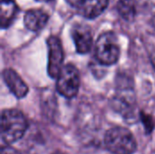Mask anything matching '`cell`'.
Returning a JSON list of instances; mask_svg holds the SVG:
<instances>
[{
    "instance_id": "obj_1",
    "label": "cell",
    "mask_w": 155,
    "mask_h": 154,
    "mask_svg": "<svg viewBox=\"0 0 155 154\" xmlns=\"http://www.w3.org/2000/svg\"><path fill=\"white\" fill-rule=\"evenodd\" d=\"M28 123L22 112L5 109L1 114V141L4 144H13L23 138Z\"/></svg>"
},
{
    "instance_id": "obj_2",
    "label": "cell",
    "mask_w": 155,
    "mask_h": 154,
    "mask_svg": "<svg viewBox=\"0 0 155 154\" xmlns=\"http://www.w3.org/2000/svg\"><path fill=\"white\" fill-rule=\"evenodd\" d=\"M104 146L113 154H134L137 142L133 133L122 126L113 127L104 134Z\"/></svg>"
},
{
    "instance_id": "obj_3",
    "label": "cell",
    "mask_w": 155,
    "mask_h": 154,
    "mask_svg": "<svg viewBox=\"0 0 155 154\" xmlns=\"http://www.w3.org/2000/svg\"><path fill=\"white\" fill-rule=\"evenodd\" d=\"M94 55L102 65L109 66L117 63L120 57V46L114 32H104L99 35L94 45Z\"/></svg>"
},
{
    "instance_id": "obj_4",
    "label": "cell",
    "mask_w": 155,
    "mask_h": 154,
    "mask_svg": "<svg viewBox=\"0 0 155 154\" xmlns=\"http://www.w3.org/2000/svg\"><path fill=\"white\" fill-rule=\"evenodd\" d=\"M80 88V74L78 69L71 64L62 67L57 75L56 90L64 97L72 99L75 97Z\"/></svg>"
},
{
    "instance_id": "obj_5",
    "label": "cell",
    "mask_w": 155,
    "mask_h": 154,
    "mask_svg": "<svg viewBox=\"0 0 155 154\" xmlns=\"http://www.w3.org/2000/svg\"><path fill=\"white\" fill-rule=\"evenodd\" d=\"M48 47V74L55 78L59 74L64 62V50L59 37L51 35L47 39Z\"/></svg>"
},
{
    "instance_id": "obj_6",
    "label": "cell",
    "mask_w": 155,
    "mask_h": 154,
    "mask_svg": "<svg viewBox=\"0 0 155 154\" xmlns=\"http://www.w3.org/2000/svg\"><path fill=\"white\" fill-rule=\"evenodd\" d=\"M72 36L75 48L79 54H84L90 52L93 46V32L91 28L84 24H76L72 29Z\"/></svg>"
},
{
    "instance_id": "obj_7",
    "label": "cell",
    "mask_w": 155,
    "mask_h": 154,
    "mask_svg": "<svg viewBox=\"0 0 155 154\" xmlns=\"http://www.w3.org/2000/svg\"><path fill=\"white\" fill-rule=\"evenodd\" d=\"M108 4L109 0H74L77 11L89 19L99 16L106 9Z\"/></svg>"
},
{
    "instance_id": "obj_8",
    "label": "cell",
    "mask_w": 155,
    "mask_h": 154,
    "mask_svg": "<svg viewBox=\"0 0 155 154\" xmlns=\"http://www.w3.org/2000/svg\"><path fill=\"white\" fill-rule=\"evenodd\" d=\"M2 76L10 92L16 98L21 99L27 94L29 91L28 86L15 71L11 68H6L3 71Z\"/></svg>"
},
{
    "instance_id": "obj_9",
    "label": "cell",
    "mask_w": 155,
    "mask_h": 154,
    "mask_svg": "<svg viewBox=\"0 0 155 154\" xmlns=\"http://www.w3.org/2000/svg\"><path fill=\"white\" fill-rule=\"evenodd\" d=\"M49 19V15L42 9H30L25 14L24 23L25 27L32 32H38L43 29Z\"/></svg>"
},
{
    "instance_id": "obj_10",
    "label": "cell",
    "mask_w": 155,
    "mask_h": 154,
    "mask_svg": "<svg viewBox=\"0 0 155 154\" xmlns=\"http://www.w3.org/2000/svg\"><path fill=\"white\" fill-rule=\"evenodd\" d=\"M18 7L14 0L1 1V28H7L15 20Z\"/></svg>"
},
{
    "instance_id": "obj_11",
    "label": "cell",
    "mask_w": 155,
    "mask_h": 154,
    "mask_svg": "<svg viewBox=\"0 0 155 154\" xmlns=\"http://www.w3.org/2000/svg\"><path fill=\"white\" fill-rule=\"evenodd\" d=\"M117 10L120 15L126 21H133L137 13L136 0H119Z\"/></svg>"
},
{
    "instance_id": "obj_12",
    "label": "cell",
    "mask_w": 155,
    "mask_h": 154,
    "mask_svg": "<svg viewBox=\"0 0 155 154\" xmlns=\"http://www.w3.org/2000/svg\"><path fill=\"white\" fill-rule=\"evenodd\" d=\"M140 118H141V122L143 123V124L144 126L146 133H151L154 129V121H153V117L151 115L142 112L140 113Z\"/></svg>"
},
{
    "instance_id": "obj_13",
    "label": "cell",
    "mask_w": 155,
    "mask_h": 154,
    "mask_svg": "<svg viewBox=\"0 0 155 154\" xmlns=\"http://www.w3.org/2000/svg\"><path fill=\"white\" fill-rule=\"evenodd\" d=\"M1 154H21L18 150L12 147L10 144H5L1 148Z\"/></svg>"
},
{
    "instance_id": "obj_14",
    "label": "cell",
    "mask_w": 155,
    "mask_h": 154,
    "mask_svg": "<svg viewBox=\"0 0 155 154\" xmlns=\"http://www.w3.org/2000/svg\"><path fill=\"white\" fill-rule=\"evenodd\" d=\"M150 59H151V62H152L153 66L155 68V47L153 49V51H152V53H151Z\"/></svg>"
},
{
    "instance_id": "obj_15",
    "label": "cell",
    "mask_w": 155,
    "mask_h": 154,
    "mask_svg": "<svg viewBox=\"0 0 155 154\" xmlns=\"http://www.w3.org/2000/svg\"><path fill=\"white\" fill-rule=\"evenodd\" d=\"M152 25H153V29H154L155 31V15L152 18Z\"/></svg>"
},
{
    "instance_id": "obj_16",
    "label": "cell",
    "mask_w": 155,
    "mask_h": 154,
    "mask_svg": "<svg viewBox=\"0 0 155 154\" xmlns=\"http://www.w3.org/2000/svg\"><path fill=\"white\" fill-rule=\"evenodd\" d=\"M36 1H39V2H50L52 0H36Z\"/></svg>"
}]
</instances>
